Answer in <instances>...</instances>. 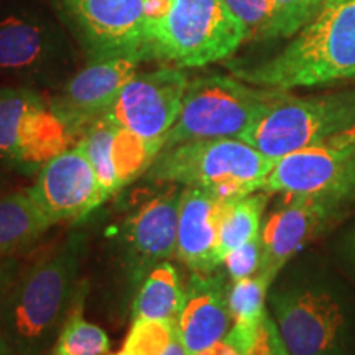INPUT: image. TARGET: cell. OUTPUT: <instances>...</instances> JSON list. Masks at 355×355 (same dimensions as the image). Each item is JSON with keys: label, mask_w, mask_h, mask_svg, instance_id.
Returning a JSON list of instances; mask_svg holds the SVG:
<instances>
[{"label": "cell", "mask_w": 355, "mask_h": 355, "mask_svg": "<svg viewBox=\"0 0 355 355\" xmlns=\"http://www.w3.org/2000/svg\"><path fill=\"white\" fill-rule=\"evenodd\" d=\"M86 235L73 232L21 270L0 306V334L17 355H48L76 300Z\"/></svg>", "instance_id": "obj_1"}, {"label": "cell", "mask_w": 355, "mask_h": 355, "mask_svg": "<svg viewBox=\"0 0 355 355\" xmlns=\"http://www.w3.org/2000/svg\"><path fill=\"white\" fill-rule=\"evenodd\" d=\"M252 86L288 91L355 76V0L324 6L278 55L254 66H230Z\"/></svg>", "instance_id": "obj_2"}, {"label": "cell", "mask_w": 355, "mask_h": 355, "mask_svg": "<svg viewBox=\"0 0 355 355\" xmlns=\"http://www.w3.org/2000/svg\"><path fill=\"white\" fill-rule=\"evenodd\" d=\"M273 159L241 139L191 140L163 148L146 180L201 188L229 201L261 191Z\"/></svg>", "instance_id": "obj_3"}, {"label": "cell", "mask_w": 355, "mask_h": 355, "mask_svg": "<svg viewBox=\"0 0 355 355\" xmlns=\"http://www.w3.org/2000/svg\"><path fill=\"white\" fill-rule=\"evenodd\" d=\"M146 58L201 68L232 56L247 30L224 0H175L165 19L145 25Z\"/></svg>", "instance_id": "obj_4"}, {"label": "cell", "mask_w": 355, "mask_h": 355, "mask_svg": "<svg viewBox=\"0 0 355 355\" xmlns=\"http://www.w3.org/2000/svg\"><path fill=\"white\" fill-rule=\"evenodd\" d=\"M352 127L355 92L295 97L277 91L241 140L277 162Z\"/></svg>", "instance_id": "obj_5"}, {"label": "cell", "mask_w": 355, "mask_h": 355, "mask_svg": "<svg viewBox=\"0 0 355 355\" xmlns=\"http://www.w3.org/2000/svg\"><path fill=\"white\" fill-rule=\"evenodd\" d=\"M275 94L277 89H259L220 74L194 79L163 148L191 140L241 139Z\"/></svg>", "instance_id": "obj_6"}, {"label": "cell", "mask_w": 355, "mask_h": 355, "mask_svg": "<svg viewBox=\"0 0 355 355\" xmlns=\"http://www.w3.org/2000/svg\"><path fill=\"white\" fill-rule=\"evenodd\" d=\"M270 306L291 355H349L347 311L327 288L301 283L282 286L270 295Z\"/></svg>", "instance_id": "obj_7"}, {"label": "cell", "mask_w": 355, "mask_h": 355, "mask_svg": "<svg viewBox=\"0 0 355 355\" xmlns=\"http://www.w3.org/2000/svg\"><path fill=\"white\" fill-rule=\"evenodd\" d=\"M74 145L68 127L37 92L0 87V166L40 170Z\"/></svg>", "instance_id": "obj_8"}, {"label": "cell", "mask_w": 355, "mask_h": 355, "mask_svg": "<svg viewBox=\"0 0 355 355\" xmlns=\"http://www.w3.org/2000/svg\"><path fill=\"white\" fill-rule=\"evenodd\" d=\"M261 191L288 196L355 199V127L277 159Z\"/></svg>", "instance_id": "obj_9"}, {"label": "cell", "mask_w": 355, "mask_h": 355, "mask_svg": "<svg viewBox=\"0 0 355 355\" xmlns=\"http://www.w3.org/2000/svg\"><path fill=\"white\" fill-rule=\"evenodd\" d=\"M91 61L114 56L146 60L145 0H55Z\"/></svg>", "instance_id": "obj_10"}, {"label": "cell", "mask_w": 355, "mask_h": 355, "mask_svg": "<svg viewBox=\"0 0 355 355\" xmlns=\"http://www.w3.org/2000/svg\"><path fill=\"white\" fill-rule=\"evenodd\" d=\"M188 84V76L180 68L135 74L102 117L163 150Z\"/></svg>", "instance_id": "obj_11"}, {"label": "cell", "mask_w": 355, "mask_h": 355, "mask_svg": "<svg viewBox=\"0 0 355 355\" xmlns=\"http://www.w3.org/2000/svg\"><path fill=\"white\" fill-rule=\"evenodd\" d=\"M261 224V261L259 273L275 282L293 257L318 239L343 214L347 202L326 196H288Z\"/></svg>", "instance_id": "obj_12"}, {"label": "cell", "mask_w": 355, "mask_h": 355, "mask_svg": "<svg viewBox=\"0 0 355 355\" xmlns=\"http://www.w3.org/2000/svg\"><path fill=\"white\" fill-rule=\"evenodd\" d=\"M28 193L51 225L83 219L104 204L91 159L79 145L44 163Z\"/></svg>", "instance_id": "obj_13"}, {"label": "cell", "mask_w": 355, "mask_h": 355, "mask_svg": "<svg viewBox=\"0 0 355 355\" xmlns=\"http://www.w3.org/2000/svg\"><path fill=\"white\" fill-rule=\"evenodd\" d=\"M140 56H114L91 61L50 102V109L68 127L76 144L86 128L101 119L123 86L137 74Z\"/></svg>", "instance_id": "obj_14"}, {"label": "cell", "mask_w": 355, "mask_h": 355, "mask_svg": "<svg viewBox=\"0 0 355 355\" xmlns=\"http://www.w3.org/2000/svg\"><path fill=\"white\" fill-rule=\"evenodd\" d=\"M181 199L183 189L173 184L141 204L123 224L121 250L132 282H141L153 266L176 255Z\"/></svg>", "instance_id": "obj_15"}, {"label": "cell", "mask_w": 355, "mask_h": 355, "mask_svg": "<svg viewBox=\"0 0 355 355\" xmlns=\"http://www.w3.org/2000/svg\"><path fill=\"white\" fill-rule=\"evenodd\" d=\"M76 145L91 159L104 202L135 178L145 175L162 152L159 146L148 144L105 117L92 122Z\"/></svg>", "instance_id": "obj_16"}, {"label": "cell", "mask_w": 355, "mask_h": 355, "mask_svg": "<svg viewBox=\"0 0 355 355\" xmlns=\"http://www.w3.org/2000/svg\"><path fill=\"white\" fill-rule=\"evenodd\" d=\"M234 201L201 188L183 189L176 257L194 273H214L224 217Z\"/></svg>", "instance_id": "obj_17"}, {"label": "cell", "mask_w": 355, "mask_h": 355, "mask_svg": "<svg viewBox=\"0 0 355 355\" xmlns=\"http://www.w3.org/2000/svg\"><path fill=\"white\" fill-rule=\"evenodd\" d=\"M227 293L222 275L193 272L178 319V334L189 355L202 354L227 336L232 326Z\"/></svg>", "instance_id": "obj_18"}, {"label": "cell", "mask_w": 355, "mask_h": 355, "mask_svg": "<svg viewBox=\"0 0 355 355\" xmlns=\"http://www.w3.org/2000/svg\"><path fill=\"white\" fill-rule=\"evenodd\" d=\"M55 53L48 26L28 13L0 17V76L24 74L42 68Z\"/></svg>", "instance_id": "obj_19"}, {"label": "cell", "mask_w": 355, "mask_h": 355, "mask_svg": "<svg viewBox=\"0 0 355 355\" xmlns=\"http://www.w3.org/2000/svg\"><path fill=\"white\" fill-rule=\"evenodd\" d=\"M270 286L272 282L260 273L235 279L229 285L227 300L232 326L224 339L235 345L243 355L250 349L260 324L266 316L265 303Z\"/></svg>", "instance_id": "obj_20"}, {"label": "cell", "mask_w": 355, "mask_h": 355, "mask_svg": "<svg viewBox=\"0 0 355 355\" xmlns=\"http://www.w3.org/2000/svg\"><path fill=\"white\" fill-rule=\"evenodd\" d=\"M186 298L178 270L170 261L153 266L141 279L132 306L133 319H159L178 324ZM132 319V321H133Z\"/></svg>", "instance_id": "obj_21"}, {"label": "cell", "mask_w": 355, "mask_h": 355, "mask_svg": "<svg viewBox=\"0 0 355 355\" xmlns=\"http://www.w3.org/2000/svg\"><path fill=\"white\" fill-rule=\"evenodd\" d=\"M50 227L28 189L0 198V257L17 254Z\"/></svg>", "instance_id": "obj_22"}, {"label": "cell", "mask_w": 355, "mask_h": 355, "mask_svg": "<svg viewBox=\"0 0 355 355\" xmlns=\"http://www.w3.org/2000/svg\"><path fill=\"white\" fill-rule=\"evenodd\" d=\"M266 202H268V193L257 191L230 204L219 234L217 260L220 265L230 252L259 237Z\"/></svg>", "instance_id": "obj_23"}, {"label": "cell", "mask_w": 355, "mask_h": 355, "mask_svg": "<svg viewBox=\"0 0 355 355\" xmlns=\"http://www.w3.org/2000/svg\"><path fill=\"white\" fill-rule=\"evenodd\" d=\"M84 290H79L63 326L48 355H107L109 336L102 327L87 322L83 316Z\"/></svg>", "instance_id": "obj_24"}, {"label": "cell", "mask_w": 355, "mask_h": 355, "mask_svg": "<svg viewBox=\"0 0 355 355\" xmlns=\"http://www.w3.org/2000/svg\"><path fill=\"white\" fill-rule=\"evenodd\" d=\"M176 336V322L159 319H133L122 350L128 355H162Z\"/></svg>", "instance_id": "obj_25"}, {"label": "cell", "mask_w": 355, "mask_h": 355, "mask_svg": "<svg viewBox=\"0 0 355 355\" xmlns=\"http://www.w3.org/2000/svg\"><path fill=\"white\" fill-rule=\"evenodd\" d=\"M326 3L327 0H273V15L263 40L293 37L301 26L308 25Z\"/></svg>", "instance_id": "obj_26"}, {"label": "cell", "mask_w": 355, "mask_h": 355, "mask_svg": "<svg viewBox=\"0 0 355 355\" xmlns=\"http://www.w3.org/2000/svg\"><path fill=\"white\" fill-rule=\"evenodd\" d=\"M230 12L242 21L247 38L263 40L273 15V0H224Z\"/></svg>", "instance_id": "obj_27"}, {"label": "cell", "mask_w": 355, "mask_h": 355, "mask_svg": "<svg viewBox=\"0 0 355 355\" xmlns=\"http://www.w3.org/2000/svg\"><path fill=\"white\" fill-rule=\"evenodd\" d=\"M261 261V239L259 237L252 239L243 245L237 247L235 250L225 257L222 265L225 266V272H227L229 278L235 282V279H242L254 277L255 273H259Z\"/></svg>", "instance_id": "obj_28"}, {"label": "cell", "mask_w": 355, "mask_h": 355, "mask_svg": "<svg viewBox=\"0 0 355 355\" xmlns=\"http://www.w3.org/2000/svg\"><path fill=\"white\" fill-rule=\"evenodd\" d=\"M245 355H291L279 336L277 324L268 313L261 321L255 340Z\"/></svg>", "instance_id": "obj_29"}, {"label": "cell", "mask_w": 355, "mask_h": 355, "mask_svg": "<svg viewBox=\"0 0 355 355\" xmlns=\"http://www.w3.org/2000/svg\"><path fill=\"white\" fill-rule=\"evenodd\" d=\"M21 270H24V266L15 255L0 257V306L7 298L8 291L12 290L13 283L20 277Z\"/></svg>", "instance_id": "obj_30"}, {"label": "cell", "mask_w": 355, "mask_h": 355, "mask_svg": "<svg viewBox=\"0 0 355 355\" xmlns=\"http://www.w3.org/2000/svg\"><path fill=\"white\" fill-rule=\"evenodd\" d=\"M175 0H145V25L158 21L170 13Z\"/></svg>", "instance_id": "obj_31"}, {"label": "cell", "mask_w": 355, "mask_h": 355, "mask_svg": "<svg viewBox=\"0 0 355 355\" xmlns=\"http://www.w3.org/2000/svg\"><path fill=\"white\" fill-rule=\"evenodd\" d=\"M199 355H243V354L237 347H235V345L230 344L229 340L222 339V340H219V343L211 345L209 349H206L202 354H199Z\"/></svg>", "instance_id": "obj_32"}, {"label": "cell", "mask_w": 355, "mask_h": 355, "mask_svg": "<svg viewBox=\"0 0 355 355\" xmlns=\"http://www.w3.org/2000/svg\"><path fill=\"white\" fill-rule=\"evenodd\" d=\"M162 355H189V354H188V350L184 349L183 343H181L180 334H178L175 339H173V343L168 345V349Z\"/></svg>", "instance_id": "obj_33"}, {"label": "cell", "mask_w": 355, "mask_h": 355, "mask_svg": "<svg viewBox=\"0 0 355 355\" xmlns=\"http://www.w3.org/2000/svg\"><path fill=\"white\" fill-rule=\"evenodd\" d=\"M0 355H17L15 350L10 347V344L3 339V336L0 334Z\"/></svg>", "instance_id": "obj_34"}, {"label": "cell", "mask_w": 355, "mask_h": 355, "mask_svg": "<svg viewBox=\"0 0 355 355\" xmlns=\"http://www.w3.org/2000/svg\"><path fill=\"white\" fill-rule=\"evenodd\" d=\"M110 355H128V354L123 352V350H121V352H115V354H110Z\"/></svg>", "instance_id": "obj_35"}, {"label": "cell", "mask_w": 355, "mask_h": 355, "mask_svg": "<svg viewBox=\"0 0 355 355\" xmlns=\"http://www.w3.org/2000/svg\"><path fill=\"white\" fill-rule=\"evenodd\" d=\"M354 257H355V235H354Z\"/></svg>", "instance_id": "obj_36"}, {"label": "cell", "mask_w": 355, "mask_h": 355, "mask_svg": "<svg viewBox=\"0 0 355 355\" xmlns=\"http://www.w3.org/2000/svg\"><path fill=\"white\" fill-rule=\"evenodd\" d=\"M329 2H339V0H327V3H329Z\"/></svg>", "instance_id": "obj_37"}]
</instances>
